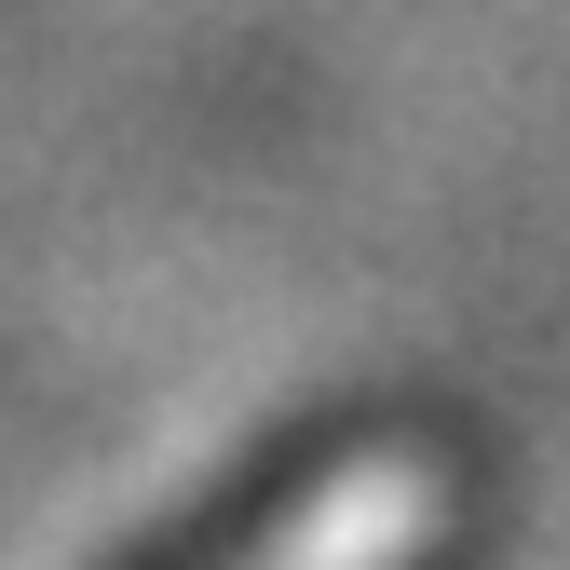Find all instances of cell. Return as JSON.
<instances>
[{
    "instance_id": "cell-1",
    "label": "cell",
    "mask_w": 570,
    "mask_h": 570,
    "mask_svg": "<svg viewBox=\"0 0 570 570\" xmlns=\"http://www.w3.org/2000/svg\"><path fill=\"white\" fill-rule=\"evenodd\" d=\"M164 570H449V475L421 449H326L245 503Z\"/></svg>"
}]
</instances>
